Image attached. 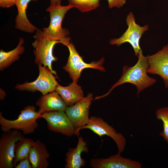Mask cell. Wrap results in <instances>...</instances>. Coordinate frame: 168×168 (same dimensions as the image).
Masks as SVG:
<instances>
[{
  "mask_svg": "<svg viewBox=\"0 0 168 168\" xmlns=\"http://www.w3.org/2000/svg\"><path fill=\"white\" fill-rule=\"evenodd\" d=\"M78 137L76 147L69 148L66 153L65 168H80L86 164V162L82 157L81 154L83 152H87L88 148L83 138L79 136Z\"/></svg>",
  "mask_w": 168,
  "mask_h": 168,
  "instance_id": "obj_15",
  "label": "cell"
},
{
  "mask_svg": "<svg viewBox=\"0 0 168 168\" xmlns=\"http://www.w3.org/2000/svg\"><path fill=\"white\" fill-rule=\"evenodd\" d=\"M37 0H16L15 5L18 10L15 19V28L22 31L33 33L38 29L32 25L27 18L26 10L29 2Z\"/></svg>",
  "mask_w": 168,
  "mask_h": 168,
  "instance_id": "obj_16",
  "label": "cell"
},
{
  "mask_svg": "<svg viewBox=\"0 0 168 168\" xmlns=\"http://www.w3.org/2000/svg\"><path fill=\"white\" fill-rule=\"evenodd\" d=\"M40 115L33 105L26 106L20 111L17 118L14 120L6 119L0 112L1 129L3 132L12 129L22 131L24 135H28L34 133L39 125L36 119Z\"/></svg>",
  "mask_w": 168,
  "mask_h": 168,
  "instance_id": "obj_3",
  "label": "cell"
},
{
  "mask_svg": "<svg viewBox=\"0 0 168 168\" xmlns=\"http://www.w3.org/2000/svg\"><path fill=\"white\" fill-rule=\"evenodd\" d=\"M126 22L128 27L122 35L118 38L111 39L110 44L119 46L123 44L128 43L132 47L135 55L138 57L139 52L142 50L140 45V40L142 35L149 29L146 24L141 26L135 21L133 13L130 12L127 16Z\"/></svg>",
  "mask_w": 168,
  "mask_h": 168,
  "instance_id": "obj_5",
  "label": "cell"
},
{
  "mask_svg": "<svg viewBox=\"0 0 168 168\" xmlns=\"http://www.w3.org/2000/svg\"><path fill=\"white\" fill-rule=\"evenodd\" d=\"M47 122L50 131L59 133L68 137L76 135V129L64 111L46 113L40 115Z\"/></svg>",
  "mask_w": 168,
  "mask_h": 168,
  "instance_id": "obj_10",
  "label": "cell"
},
{
  "mask_svg": "<svg viewBox=\"0 0 168 168\" xmlns=\"http://www.w3.org/2000/svg\"><path fill=\"white\" fill-rule=\"evenodd\" d=\"M73 8L69 4L64 6L61 4L49 6L46 10L49 13V24L48 27L42 29L44 34L49 38L59 41L60 43L67 47L70 43L71 38L68 36V30L62 27V22L66 14Z\"/></svg>",
  "mask_w": 168,
  "mask_h": 168,
  "instance_id": "obj_2",
  "label": "cell"
},
{
  "mask_svg": "<svg viewBox=\"0 0 168 168\" xmlns=\"http://www.w3.org/2000/svg\"><path fill=\"white\" fill-rule=\"evenodd\" d=\"M138 59L135 64L132 67L124 65L123 67V73L119 79L111 87L105 94L101 96H96L97 100L109 95L116 87L126 83L134 85L137 89V95L146 88L154 85L156 80L147 75V70L149 67L146 56H144L142 50L138 54Z\"/></svg>",
  "mask_w": 168,
  "mask_h": 168,
  "instance_id": "obj_1",
  "label": "cell"
},
{
  "mask_svg": "<svg viewBox=\"0 0 168 168\" xmlns=\"http://www.w3.org/2000/svg\"><path fill=\"white\" fill-rule=\"evenodd\" d=\"M69 54L66 65L63 69L68 72L73 82L77 83L82 71L83 69L90 68L97 69L102 72L105 71L103 66L105 59L102 58L97 61H93L90 63L84 62L72 42L67 46Z\"/></svg>",
  "mask_w": 168,
  "mask_h": 168,
  "instance_id": "obj_7",
  "label": "cell"
},
{
  "mask_svg": "<svg viewBox=\"0 0 168 168\" xmlns=\"http://www.w3.org/2000/svg\"><path fill=\"white\" fill-rule=\"evenodd\" d=\"M108 7L111 9L114 7L120 8L126 3L127 0H107Z\"/></svg>",
  "mask_w": 168,
  "mask_h": 168,
  "instance_id": "obj_23",
  "label": "cell"
},
{
  "mask_svg": "<svg viewBox=\"0 0 168 168\" xmlns=\"http://www.w3.org/2000/svg\"><path fill=\"white\" fill-rule=\"evenodd\" d=\"M25 41L22 38H19L17 46L10 51L6 52L2 49L0 50V70L2 71L11 65L12 63L19 59L20 55L25 51L23 45Z\"/></svg>",
  "mask_w": 168,
  "mask_h": 168,
  "instance_id": "obj_19",
  "label": "cell"
},
{
  "mask_svg": "<svg viewBox=\"0 0 168 168\" xmlns=\"http://www.w3.org/2000/svg\"><path fill=\"white\" fill-rule=\"evenodd\" d=\"M88 129L100 137L107 136L115 142L118 148V153L122 152L125 148L126 139L121 133H117L115 129L100 117L91 116L86 125L76 129V135H79L80 130Z\"/></svg>",
  "mask_w": 168,
  "mask_h": 168,
  "instance_id": "obj_8",
  "label": "cell"
},
{
  "mask_svg": "<svg viewBox=\"0 0 168 168\" xmlns=\"http://www.w3.org/2000/svg\"><path fill=\"white\" fill-rule=\"evenodd\" d=\"M39 75L37 78L31 82H26L22 84H17L15 88L20 91H27L35 92L39 91L43 95L55 91L58 84L51 71L47 67L38 64Z\"/></svg>",
  "mask_w": 168,
  "mask_h": 168,
  "instance_id": "obj_6",
  "label": "cell"
},
{
  "mask_svg": "<svg viewBox=\"0 0 168 168\" xmlns=\"http://www.w3.org/2000/svg\"><path fill=\"white\" fill-rule=\"evenodd\" d=\"M24 137L18 130L3 132L0 139V168H12L16 142Z\"/></svg>",
  "mask_w": 168,
  "mask_h": 168,
  "instance_id": "obj_9",
  "label": "cell"
},
{
  "mask_svg": "<svg viewBox=\"0 0 168 168\" xmlns=\"http://www.w3.org/2000/svg\"><path fill=\"white\" fill-rule=\"evenodd\" d=\"M45 144L39 140L35 141L29 155L32 168H47L49 165V157Z\"/></svg>",
  "mask_w": 168,
  "mask_h": 168,
  "instance_id": "obj_17",
  "label": "cell"
},
{
  "mask_svg": "<svg viewBox=\"0 0 168 168\" xmlns=\"http://www.w3.org/2000/svg\"><path fill=\"white\" fill-rule=\"evenodd\" d=\"M90 165L93 168H141L138 161L122 156L120 153L113 155L105 158H93Z\"/></svg>",
  "mask_w": 168,
  "mask_h": 168,
  "instance_id": "obj_13",
  "label": "cell"
},
{
  "mask_svg": "<svg viewBox=\"0 0 168 168\" xmlns=\"http://www.w3.org/2000/svg\"><path fill=\"white\" fill-rule=\"evenodd\" d=\"M93 99V94L89 93L74 105L67 107L65 112L76 129L88 123L89 108Z\"/></svg>",
  "mask_w": 168,
  "mask_h": 168,
  "instance_id": "obj_11",
  "label": "cell"
},
{
  "mask_svg": "<svg viewBox=\"0 0 168 168\" xmlns=\"http://www.w3.org/2000/svg\"><path fill=\"white\" fill-rule=\"evenodd\" d=\"M0 100H3L4 99L6 96V93L1 88L0 89Z\"/></svg>",
  "mask_w": 168,
  "mask_h": 168,
  "instance_id": "obj_27",
  "label": "cell"
},
{
  "mask_svg": "<svg viewBox=\"0 0 168 168\" xmlns=\"http://www.w3.org/2000/svg\"><path fill=\"white\" fill-rule=\"evenodd\" d=\"M35 105L39 107L37 111L40 115L52 112H65L68 106L61 97L54 91L43 95L37 100Z\"/></svg>",
  "mask_w": 168,
  "mask_h": 168,
  "instance_id": "obj_14",
  "label": "cell"
},
{
  "mask_svg": "<svg viewBox=\"0 0 168 168\" xmlns=\"http://www.w3.org/2000/svg\"><path fill=\"white\" fill-rule=\"evenodd\" d=\"M101 0H68V4L82 12H86L99 7Z\"/></svg>",
  "mask_w": 168,
  "mask_h": 168,
  "instance_id": "obj_21",
  "label": "cell"
},
{
  "mask_svg": "<svg viewBox=\"0 0 168 168\" xmlns=\"http://www.w3.org/2000/svg\"><path fill=\"white\" fill-rule=\"evenodd\" d=\"M55 91L60 96L67 106L74 105L84 97L81 87L74 82L66 86L58 84Z\"/></svg>",
  "mask_w": 168,
  "mask_h": 168,
  "instance_id": "obj_18",
  "label": "cell"
},
{
  "mask_svg": "<svg viewBox=\"0 0 168 168\" xmlns=\"http://www.w3.org/2000/svg\"><path fill=\"white\" fill-rule=\"evenodd\" d=\"M33 37L35 40L32 45L34 49L35 63L48 67L57 77L56 72L52 69V65L53 62L58 60L53 54V48L56 44L60 43V42L50 39L39 29L35 31Z\"/></svg>",
  "mask_w": 168,
  "mask_h": 168,
  "instance_id": "obj_4",
  "label": "cell"
},
{
  "mask_svg": "<svg viewBox=\"0 0 168 168\" xmlns=\"http://www.w3.org/2000/svg\"><path fill=\"white\" fill-rule=\"evenodd\" d=\"M50 6H57L61 4L62 0H49Z\"/></svg>",
  "mask_w": 168,
  "mask_h": 168,
  "instance_id": "obj_26",
  "label": "cell"
},
{
  "mask_svg": "<svg viewBox=\"0 0 168 168\" xmlns=\"http://www.w3.org/2000/svg\"><path fill=\"white\" fill-rule=\"evenodd\" d=\"M15 168H32L29 157L20 161Z\"/></svg>",
  "mask_w": 168,
  "mask_h": 168,
  "instance_id": "obj_24",
  "label": "cell"
},
{
  "mask_svg": "<svg viewBox=\"0 0 168 168\" xmlns=\"http://www.w3.org/2000/svg\"></svg>",
  "mask_w": 168,
  "mask_h": 168,
  "instance_id": "obj_28",
  "label": "cell"
},
{
  "mask_svg": "<svg viewBox=\"0 0 168 168\" xmlns=\"http://www.w3.org/2000/svg\"><path fill=\"white\" fill-rule=\"evenodd\" d=\"M156 115L157 119L163 123V130L160 133L168 144V107L161 108L156 110Z\"/></svg>",
  "mask_w": 168,
  "mask_h": 168,
  "instance_id": "obj_22",
  "label": "cell"
},
{
  "mask_svg": "<svg viewBox=\"0 0 168 168\" xmlns=\"http://www.w3.org/2000/svg\"><path fill=\"white\" fill-rule=\"evenodd\" d=\"M16 0H0V7L9 8L15 5Z\"/></svg>",
  "mask_w": 168,
  "mask_h": 168,
  "instance_id": "obj_25",
  "label": "cell"
},
{
  "mask_svg": "<svg viewBox=\"0 0 168 168\" xmlns=\"http://www.w3.org/2000/svg\"><path fill=\"white\" fill-rule=\"evenodd\" d=\"M146 57L149 65L147 73L159 76L165 87L168 88V44L155 54Z\"/></svg>",
  "mask_w": 168,
  "mask_h": 168,
  "instance_id": "obj_12",
  "label": "cell"
},
{
  "mask_svg": "<svg viewBox=\"0 0 168 168\" xmlns=\"http://www.w3.org/2000/svg\"><path fill=\"white\" fill-rule=\"evenodd\" d=\"M35 143L33 139L23 137L16 142L12 165L15 167L20 161L29 157L30 151Z\"/></svg>",
  "mask_w": 168,
  "mask_h": 168,
  "instance_id": "obj_20",
  "label": "cell"
}]
</instances>
